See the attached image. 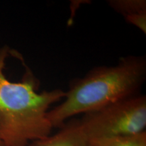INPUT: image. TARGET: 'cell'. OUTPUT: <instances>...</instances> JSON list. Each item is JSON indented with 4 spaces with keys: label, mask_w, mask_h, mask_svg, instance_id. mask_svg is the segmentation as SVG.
<instances>
[{
    "label": "cell",
    "mask_w": 146,
    "mask_h": 146,
    "mask_svg": "<svg viewBox=\"0 0 146 146\" xmlns=\"http://www.w3.org/2000/svg\"><path fill=\"white\" fill-rule=\"evenodd\" d=\"M109 4L124 17L146 12L145 0H112L109 1Z\"/></svg>",
    "instance_id": "obj_5"
},
{
    "label": "cell",
    "mask_w": 146,
    "mask_h": 146,
    "mask_svg": "<svg viewBox=\"0 0 146 146\" xmlns=\"http://www.w3.org/2000/svg\"><path fill=\"white\" fill-rule=\"evenodd\" d=\"M60 129L58 133L33 141L28 146H90L78 119L66 122Z\"/></svg>",
    "instance_id": "obj_4"
},
{
    "label": "cell",
    "mask_w": 146,
    "mask_h": 146,
    "mask_svg": "<svg viewBox=\"0 0 146 146\" xmlns=\"http://www.w3.org/2000/svg\"><path fill=\"white\" fill-rule=\"evenodd\" d=\"M96 146H146V132L109 139Z\"/></svg>",
    "instance_id": "obj_6"
},
{
    "label": "cell",
    "mask_w": 146,
    "mask_h": 146,
    "mask_svg": "<svg viewBox=\"0 0 146 146\" xmlns=\"http://www.w3.org/2000/svg\"><path fill=\"white\" fill-rule=\"evenodd\" d=\"M80 125L89 145L105 140L135 135L146 127V97L135 95L87 113Z\"/></svg>",
    "instance_id": "obj_3"
},
{
    "label": "cell",
    "mask_w": 146,
    "mask_h": 146,
    "mask_svg": "<svg viewBox=\"0 0 146 146\" xmlns=\"http://www.w3.org/2000/svg\"><path fill=\"white\" fill-rule=\"evenodd\" d=\"M146 76L143 57L120 58L118 64L97 67L74 80L60 104L47 112L53 128H60L69 118L94 112L138 94Z\"/></svg>",
    "instance_id": "obj_2"
},
{
    "label": "cell",
    "mask_w": 146,
    "mask_h": 146,
    "mask_svg": "<svg viewBox=\"0 0 146 146\" xmlns=\"http://www.w3.org/2000/svg\"><path fill=\"white\" fill-rule=\"evenodd\" d=\"M11 52L0 49V146H28L52 134L47 118L51 106L64 98L61 89L38 92L40 82L28 66L21 82H11L4 74Z\"/></svg>",
    "instance_id": "obj_1"
}]
</instances>
